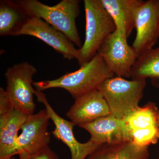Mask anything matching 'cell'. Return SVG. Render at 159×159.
Here are the masks:
<instances>
[{
	"mask_svg": "<svg viewBox=\"0 0 159 159\" xmlns=\"http://www.w3.org/2000/svg\"><path fill=\"white\" fill-rule=\"evenodd\" d=\"M80 67L77 70L69 72L57 79L33 82V86L41 91L52 88L63 89L75 99L98 89L105 80L115 76L98 53Z\"/></svg>",
	"mask_w": 159,
	"mask_h": 159,
	"instance_id": "cell-1",
	"label": "cell"
},
{
	"mask_svg": "<svg viewBox=\"0 0 159 159\" xmlns=\"http://www.w3.org/2000/svg\"><path fill=\"white\" fill-rule=\"evenodd\" d=\"M31 17L42 19L65 34L75 45L82 47L76 19L80 13L79 0H62L57 5L49 6L37 0H17Z\"/></svg>",
	"mask_w": 159,
	"mask_h": 159,
	"instance_id": "cell-2",
	"label": "cell"
},
{
	"mask_svg": "<svg viewBox=\"0 0 159 159\" xmlns=\"http://www.w3.org/2000/svg\"><path fill=\"white\" fill-rule=\"evenodd\" d=\"M85 38L78 49L77 61L80 66L97 54L106 38L116 29L113 20L103 7L101 0H84Z\"/></svg>",
	"mask_w": 159,
	"mask_h": 159,
	"instance_id": "cell-3",
	"label": "cell"
},
{
	"mask_svg": "<svg viewBox=\"0 0 159 159\" xmlns=\"http://www.w3.org/2000/svg\"><path fill=\"white\" fill-rule=\"evenodd\" d=\"M146 85V80H129L116 76L105 80L98 89L104 97L111 115L124 119L139 106Z\"/></svg>",
	"mask_w": 159,
	"mask_h": 159,
	"instance_id": "cell-4",
	"label": "cell"
},
{
	"mask_svg": "<svg viewBox=\"0 0 159 159\" xmlns=\"http://www.w3.org/2000/svg\"><path fill=\"white\" fill-rule=\"evenodd\" d=\"M37 73L34 66L25 61L10 67L5 73L7 84L5 91L10 104L29 116L34 114L36 107L32 78Z\"/></svg>",
	"mask_w": 159,
	"mask_h": 159,
	"instance_id": "cell-5",
	"label": "cell"
},
{
	"mask_svg": "<svg viewBox=\"0 0 159 159\" xmlns=\"http://www.w3.org/2000/svg\"><path fill=\"white\" fill-rule=\"evenodd\" d=\"M127 38L125 32L116 29L106 38L97 52L112 73L124 78L130 77L138 57L133 47L128 44Z\"/></svg>",
	"mask_w": 159,
	"mask_h": 159,
	"instance_id": "cell-6",
	"label": "cell"
},
{
	"mask_svg": "<svg viewBox=\"0 0 159 159\" xmlns=\"http://www.w3.org/2000/svg\"><path fill=\"white\" fill-rule=\"evenodd\" d=\"M51 118L46 109L29 116L16 141V154L20 159H30L49 146L51 140L48 127Z\"/></svg>",
	"mask_w": 159,
	"mask_h": 159,
	"instance_id": "cell-7",
	"label": "cell"
},
{
	"mask_svg": "<svg viewBox=\"0 0 159 159\" xmlns=\"http://www.w3.org/2000/svg\"><path fill=\"white\" fill-rule=\"evenodd\" d=\"M123 119L134 144L148 147L159 141V109L154 102L138 107Z\"/></svg>",
	"mask_w": 159,
	"mask_h": 159,
	"instance_id": "cell-8",
	"label": "cell"
},
{
	"mask_svg": "<svg viewBox=\"0 0 159 159\" xmlns=\"http://www.w3.org/2000/svg\"><path fill=\"white\" fill-rule=\"evenodd\" d=\"M135 38L132 47L138 57L153 48L159 38V0L142 1L135 15Z\"/></svg>",
	"mask_w": 159,
	"mask_h": 159,
	"instance_id": "cell-9",
	"label": "cell"
},
{
	"mask_svg": "<svg viewBox=\"0 0 159 159\" xmlns=\"http://www.w3.org/2000/svg\"><path fill=\"white\" fill-rule=\"evenodd\" d=\"M34 95L38 101L44 106L51 120L54 122L55 128L52 132V134L68 147L70 151L71 159H86L100 145L90 139L86 143L78 142L73 132V128L76 125L57 115L50 105L43 91L35 89Z\"/></svg>",
	"mask_w": 159,
	"mask_h": 159,
	"instance_id": "cell-10",
	"label": "cell"
},
{
	"mask_svg": "<svg viewBox=\"0 0 159 159\" xmlns=\"http://www.w3.org/2000/svg\"><path fill=\"white\" fill-rule=\"evenodd\" d=\"M29 35L39 39L51 46L65 59H77L79 51L65 34L40 18L32 16L15 36Z\"/></svg>",
	"mask_w": 159,
	"mask_h": 159,
	"instance_id": "cell-11",
	"label": "cell"
},
{
	"mask_svg": "<svg viewBox=\"0 0 159 159\" xmlns=\"http://www.w3.org/2000/svg\"><path fill=\"white\" fill-rule=\"evenodd\" d=\"M79 126L90 134V140L100 145L131 141L125 120L111 115L98 118L93 122Z\"/></svg>",
	"mask_w": 159,
	"mask_h": 159,
	"instance_id": "cell-12",
	"label": "cell"
},
{
	"mask_svg": "<svg viewBox=\"0 0 159 159\" xmlns=\"http://www.w3.org/2000/svg\"><path fill=\"white\" fill-rule=\"evenodd\" d=\"M110 115L109 108L104 97L97 89L75 99L66 116L75 125H80Z\"/></svg>",
	"mask_w": 159,
	"mask_h": 159,
	"instance_id": "cell-13",
	"label": "cell"
},
{
	"mask_svg": "<svg viewBox=\"0 0 159 159\" xmlns=\"http://www.w3.org/2000/svg\"><path fill=\"white\" fill-rule=\"evenodd\" d=\"M29 116L14 108L0 115V159L17 155L19 131Z\"/></svg>",
	"mask_w": 159,
	"mask_h": 159,
	"instance_id": "cell-14",
	"label": "cell"
},
{
	"mask_svg": "<svg viewBox=\"0 0 159 159\" xmlns=\"http://www.w3.org/2000/svg\"><path fill=\"white\" fill-rule=\"evenodd\" d=\"M116 29L125 32L127 37L135 29V15L142 0H101Z\"/></svg>",
	"mask_w": 159,
	"mask_h": 159,
	"instance_id": "cell-15",
	"label": "cell"
},
{
	"mask_svg": "<svg viewBox=\"0 0 159 159\" xmlns=\"http://www.w3.org/2000/svg\"><path fill=\"white\" fill-rule=\"evenodd\" d=\"M148 147H142L132 141L101 144L86 159H148Z\"/></svg>",
	"mask_w": 159,
	"mask_h": 159,
	"instance_id": "cell-16",
	"label": "cell"
},
{
	"mask_svg": "<svg viewBox=\"0 0 159 159\" xmlns=\"http://www.w3.org/2000/svg\"><path fill=\"white\" fill-rule=\"evenodd\" d=\"M31 17L16 1H0V36L15 35Z\"/></svg>",
	"mask_w": 159,
	"mask_h": 159,
	"instance_id": "cell-17",
	"label": "cell"
},
{
	"mask_svg": "<svg viewBox=\"0 0 159 159\" xmlns=\"http://www.w3.org/2000/svg\"><path fill=\"white\" fill-rule=\"evenodd\" d=\"M130 77L133 80L150 78L152 84L159 88V47L145 51L138 57Z\"/></svg>",
	"mask_w": 159,
	"mask_h": 159,
	"instance_id": "cell-18",
	"label": "cell"
},
{
	"mask_svg": "<svg viewBox=\"0 0 159 159\" xmlns=\"http://www.w3.org/2000/svg\"><path fill=\"white\" fill-rule=\"evenodd\" d=\"M30 159H59L57 154L47 146L31 157Z\"/></svg>",
	"mask_w": 159,
	"mask_h": 159,
	"instance_id": "cell-19",
	"label": "cell"
},
{
	"mask_svg": "<svg viewBox=\"0 0 159 159\" xmlns=\"http://www.w3.org/2000/svg\"><path fill=\"white\" fill-rule=\"evenodd\" d=\"M2 159H15V158L14 157H9L5 158Z\"/></svg>",
	"mask_w": 159,
	"mask_h": 159,
	"instance_id": "cell-20",
	"label": "cell"
},
{
	"mask_svg": "<svg viewBox=\"0 0 159 159\" xmlns=\"http://www.w3.org/2000/svg\"><path fill=\"white\" fill-rule=\"evenodd\" d=\"M158 159H159V158Z\"/></svg>",
	"mask_w": 159,
	"mask_h": 159,
	"instance_id": "cell-21",
	"label": "cell"
}]
</instances>
